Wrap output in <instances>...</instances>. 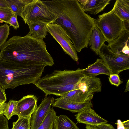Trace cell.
<instances>
[{
	"label": "cell",
	"mask_w": 129,
	"mask_h": 129,
	"mask_svg": "<svg viewBox=\"0 0 129 129\" xmlns=\"http://www.w3.org/2000/svg\"><path fill=\"white\" fill-rule=\"evenodd\" d=\"M57 17L54 23L61 26L71 39L77 52L87 48L96 19L81 9L78 0L42 1Z\"/></svg>",
	"instance_id": "cell-1"
},
{
	"label": "cell",
	"mask_w": 129,
	"mask_h": 129,
	"mask_svg": "<svg viewBox=\"0 0 129 129\" xmlns=\"http://www.w3.org/2000/svg\"><path fill=\"white\" fill-rule=\"evenodd\" d=\"M0 58L8 64L22 68L52 66L54 63L43 40L28 34L22 37L14 36L6 41L0 48Z\"/></svg>",
	"instance_id": "cell-2"
},
{
	"label": "cell",
	"mask_w": 129,
	"mask_h": 129,
	"mask_svg": "<svg viewBox=\"0 0 129 129\" xmlns=\"http://www.w3.org/2000/svg\"><path fill=\"white\" fill-rule=\"evenodd\" d=\"M84 76L82 69L55 70L41 77L34 84L45 94V96L54 95L61 97L76 89L79 80Z\"/></svg>",
	"instance_id": "cell-3"
},
{
	"label": "cell",
	"mask_w": 129,
	"mask_h": 129,
	"mask_svg": "<svg viewBox=\"0 0 129 129\" xmlns=\"http://www.w3.org/2000/svg\"><path fill=\"white\" fill-rule=\"evenodd\" d=\"M45 67H19L8 64L0 58V86L5 90L22 85L34 84L41 77Z\"/></svg>",
	"instance_id": "cell-4"
},
{
	"label": "cell",
	"mask_w": 129,
	"mask_h": 129,
	"mask_svg": "<svg viewBox=\"0 0 129 129\" xmlns=\"http://www.w3.org/2000/svg\"><path fill=\"white\" fill-rule=\"evenodd\" d=\"M28 25L35 22H42L48 24L54 23L57 17L40 0H32L23 8L20 15Z\"/></svg>",
	"instance_id": "cell-5"
},
{
	"label": "cell",
	"mask_w": 129,
	"mask_h": 129,
	"mask_svg": "<svg viewBox=\"0 0 129 129\" xmlns=\"http://www.w3.org/2000/svg\"><path fill=\"white\" fill-rule=\"evenodd\" d=\"M97 26L109 43L117 38L124 30L123 21L112 10L98 15Z\"/></svg>",
	"instance_id": "cell-6"
},
{
	"label": "cell",
	"mask_w": 129,
	"mask_h": 129,
	"mask_svg": "<svg viewBox=\"0 0 129 129\" xmlns=\"http://www.w3.org/2000/svg\"><path fill=\"white\" fill-rule=\"evenodd\" d=\"M98 55L107 66L111 74H119L129 69V55L114 52L105 43L101 48Z\"/></svg>",
	"instance_id": "cell-7"
},
{
	"label": "cell",
	"mask_w": 129,
	"mask_h": 129,
	"mask_svg": "<svg viewBox=\"0 0 129 129\" xmlns=\"http://www.w3.org/2000/svg\"><path fill=\"white\" fill-rule=\"evenodd\" d=\"M47 31L59 43L65 53L77 62L79 58L77 52L69 37L61 26L54 23L49 24Z\"/></svg>",
	"instance_id": "cell-8"
},
{
	"label": "cell",
	"mask_w": 129,
	"mask_h": 129,
	"mask_svg": "<svg viewBox=\"0 0 129 129\" xmlns=\"http://www.w3.org/2000/svg\"><path fill=\"white\" fill-rule=\"evenodd\" d=\"M37 101L36 97L32 95L24 96L20 100L16 101L14 115L31 118L37 107Z\"/></svg>",
	"instance_id": "cell-9"
},
{
	"label": "cell",
	"mask_w": 129,
	"mask_h": 129,
	"mask_svg": "<svg viewBox=\"0 0 129 129\" xmlns=\"http://www.w3.org/2000/svg\"><path fill=\"white\" fill-rule=\"evenodd\" d=\"M54 98L45 96L32 114L30 119V129H37L42 123L51 108Z\"/></svg>",
	"instance_id": "cell-10"
},
{
	"label": "cell",
	"mask_w": 129,
	"mask_h": 129,
	"mask_svg": "<svg viewBox=\"0 0 129 129\" xmlns=\"http://www.w3.org/2000/svg\"><path fill=\"white\" fill-rule=\"evenodd\" d=\"M76 89L88 94L100 92L102 90L101 82L98 78L84 75L78 81Z\"/></svg>",
	"instance_id": "cell-11"
},
{
	"label": "cell",
	"mask_w": 129,
	"mask_h": 129,
	"mask_svg": "<svg viewBox=\"0 0 129 129\" xmlns=\"http://www.w3.org/2000/svg\"><path fill=\"white\" fill-rule=\"evenodd\" d=\"M75 116L78 123L86 125H95L108 122L101 117L91 108H88L77 113Z\"/></svg>",
	"instance_id": "cell-12"
},
{
	"label": "cell",
	"mask_w": 129,
	"mask_h": 129,
	"mask_svg": "<svg viewBox=\"0 0 129 129\" xmlns=\"http://www.w3.org/2000/svg\"><path fill=\"white\" fill-rule=\"evenodd\" d=\"M129 32L124 30L108 46L114 52L129 55Z\"/></svg>",
	"instance_id": "cell-13"
},
{
	"label": "cell",
	"mask_w": 129,
	"mask_h": 129,
	"mask_svg": "<svg viewBox=\"0 0 129 129\" xmlns=\"http://www.w3.org/2000/svg\"><path fill=\"white\" fill-rule=\"evenodd\" d=\"M52 105L72 112L77 113L93 106L91 101L83 103L68 102L64 101L60 97L54 98Z\"/></svg>",
	"instance_id": "cell-14"
},
{
	"label": "cell",
	"mask_w": 129,
	"mask_h": 129,
	"mask_svg": "<svg viewBox=\"0 0 129 129\" xmlns=\"http://www.w3.org/2000/svg\"><path fill=\"white\" fill-rule=\"evenodd\" d=\"M84 11L96 15L102 11L110 4V0H78Z\"/></svg>",
	"instance_id": "cell-15"
},
{
	"label": "cell",
	"mask_w": 129,
	"mask_h": 129,
	"mask_svg": "<svg viewBox=\"0 0 129 129\" xmlns=\"http://www.w3.org/2000/svg\"><path fill=\"white\" fill-rule=\"evenodd\" d=\"M82 72L84 75L90 77H95L100 74L109 76L111 74L107 66L101 58H98L94 63L82 69Z\"/></svg>",
	"instance_id": "cell-16"
},
{
	"label": "cell",
	"mask_w": 129,
	"mask_h": 129,
	"mask_svg": "<svg viewBox=\"0 0 129 129\" xmlns=\"http://www.w3.org/2000/svg\"><path fill=\"white\" fill-rule=\"evenodd\" d=\"M106 41L105 38L97 26H95L92 30L88 42L91 49L98 55L101 48Z\"/></svg>",
	"instance_id": "cell-17"
},
{
	"label": "cell",
	"mask_w": 129,
	"mask_h": 129,
	"mask_svg": "<svg viewBox=\"0 0 129 129\" xmlns=\"http://www.w3.org/2000/svg\"><path fill=\"white\" fill-rule=\"evenodd\" d=\"M94 94L83 93L79 89H75L67 93L60 97L68 102L83 103L91 101Z\"/></svg>",
	"instance_id": "cell-18"
},
{
	"label": "cell",
	"mask_w": 129,
	"mask_h": 129,
	"mask_svg": "<svg viewBox=\"0 0 129 129\" xmlns=\"http://www.w3.org/2000/svg\"><path fill=\"white\" fill-rule=\"evenodd\" d=\"M122 21H129V0H117L112 10Z\"/></svg>",
	"instance_id": "cell-19"
},
{
	"label": "cell",
	"mask_w": 129,
	"mask_h": 129,
	"mask_svg": "<svg viewBox=\"0 0 129 129\" xmlns=\"http://www.w3.org/2000/svg\"><path fill=\"white\" fill-rule=\"evenodd\" d=\"M48 24L42 22H35L28 25L29 32L28 35L35 38L43 39L47 35V26Z\"/></svg>",
	"instance_id": "cell-20"
},
{
	"label": "cell",
	"mask_w": 129,
	"mask_h": 129,
	"mask_svg": "<svg viewBox=\"0 0 129 129\" xmlns=\"http://www.w3.org/2000/svg\"><path fill=\"white\" fill-rule=\"evenodd\" d=\"M56 113L51 107L48 110L43 121L37 129H57Z\"/></svg>",
	"instance_id": "cell-21"
},
{
	"label": "cell",
	"mask_w": 129,
	"mask_h": 129,
	"mask_svg": "<svg viewBox=\"0 0 129 129\" xmlns=\"http://www.w3.org/2000/svg\"><path fill=\"white\" fill-rule=\"evenodd\" d=\"M56 125L57 129H79L76 124L64 115L57 116Z\"/></svg>",
	"instance_id": "cell-22"
},
{
	"label": "cell",
	"mask_w": 129,
	"mask_h": 129,
	"mask_svg": "<svg viewBox=\"0 0 129 129\" xmlns=\"http://www.w3.org/2000/svg\"><path fill=\"white\" fill-rule=\"evenodd\" d=\"M32 0H6L9 9L17 16H20L24 6Z\"/></svg>",
	"instance_id": "cell-23"
},
{
	"label": "cell",
	"mask_w": 129,
	"mask_h": 129,
	"mask_svg": "<svg viewBox=\"0 0 129 129\" xmlns=\"http://www.w3.org/2000/svg\"><path fill=\"white\" fill-rule=\"evenodd\" d=\"M30 119L18 117V120L13 123L12 128L14 129H30Z\"/></svg>",
	"instance_id": "cell-24"
},
{
	"label": "cell",
	"mask_w": 129,
	"mask_h": 129,
	"mask_svg": "<svg viewBox=\"0 0 129 129\" xmlns=\"http://www.w3.org/2000/svg\"><path fill=\"white\" fill-rule=\"evenodd\" d=\"M16 101L10 100L6 103L3 114L5 116L8 120L10 119L14 115V110L16 104Z\"/></svg>",
	"instance_id": "cell-25"
},
{
	"label": "cell",
	"mask_w": 129,
	"mask_h": 129,
	"mask_svg": "<svg viewBox=\"0 0 129 129\" xmlns=\"http://www.w3.org/2000/svg\"><path fill=\"white\" fill-rule=\"evenodd\" d=\"M10 30L9 26L6 23L0 25V48L6 41Z\"/></svg>",
	"instance_id": "cell-26"
},
{
	"label": "cell",
	"mask_w": 129,
	"mask_h": 129,
	"mask_svg": "<svg viewBox=\"0 0 129 129\" xmlns=\"http://www.w3.org/2000/svg\"><path fill=\"white\" fill-rule=\"evenodd\" d=\"M13 13L9 8L0 7V21L9 24Z\"/></svg>",
	"instance_id": "cell-27"
},
{
	"label": "cell",
	"mask_w": 129,
	"mask_h": 129,
	"mask_svg": "<svg viewBox=\"0 0 129 129\" xmlns=\"http://www.w3.org/2000/svg\"><path fill=\"white\" fill-rule=\"evenodd\" d=\"M109 76V80L112 85L118 87L123 82L120 80L118 74H111Z\"/></svg>",
	"instance_id": "cell-28"
},
{
	"label": "cell",
	"mask_w": 129,
	"mask_h": 129,
	"mask_svg": "<svg viewBox=\"0 0 129 129\" xmlns=\"http://www.w3.org/2000/svg\"><path fill=\"white\" fill-rule=\"evenodd\" d=\"M17 16L13 12L9 23L10 26H12L14 29L16 30L19 27V25L17 20Z\"/></svg>",
	"instance_id": "cell-29"
},
{
	"label": "cell",
	"mask_w": 129,
	"mask_h": 129,
	"mask_svg": "<svg viewBox=\"0 0 129 129\" xmlns=\"http://www.w3.org/2000/svg\"><path fill=\"white\" fill-rule=\"evenodd\" d=\"M7 119L3 114H0V129H9Z\"/></svg>",
	"instance_id": "cell-30"
},
{
	"label": "cell",
	"mask_w": 129,
	"mask_h": 129,
	"mask_svg": "<svg viewBox=\"0 0 129 129\" xmlns=\"http://www.w3.org/2000/svg\"><path fill=\"white\" fill-rule=\"evenodd\" d=\"M95 126L99 129H115L112 125L107 123L97 124Z\"/></svg>",
	"instance_id": "cell-31"
},
{
	"label": "cell",
	"mask_w": 129,
	"mask_h": 129,
	"mask_svg": "<svg viewBox=\"0 0 129 129\" xmlns=\"http://www.w3.org/2000/svg\"><path fill=\"white\" fill-rule=\"evenodd\" d=\"M7 100L6 95L4 90L0 86V101L5 102Z\"/></svg>",
	"instance_id": "cell-32"
},
{
	"label": "cell",
	"mask_w": 129,
	"mask_h": 129,
	"mask_svg": "<svg viewBox=\"0 0 129 129\" xmlns=\"http://www.w3.org/2000/svg\"><path fill=\"white\" fill-rule=\"evenodd\" d=\"M115 124L117 125V129H125L122 122L120 119L117 120Z\"/></svg>",
	"instance_id": "cell-33"
},
{
	"label": "cell",
	"mask_w": 129,
	"mask_h": 129,
	"mask_svg": "<svg viewBox=\"0 0 129 129\" xmlns=\"http://www.w3.org/2000/svg\"><path fill=\"white\" fill-rule=\"evenodd\" d=\"M124 30L129 32V21H122Z\"/></svg>",
	"instance_id": "cell-34"
},
{
	"label": "cell",
	"mask_w": 129,
	"mask_h": 129,
	"mask_svg": "<svg viewBox=\"0 0 129 129\" xmlns=\"http://www.w3.org/2000/svg\"><path fill=\"white\" fill-rule=\"evenodd\" d=\"M0 7L9 8L6 0H0Z\"/></svg>",
	"instance_id": "cell-35"
},
{
	"label": "cell",
	"mask_w": 129,
	"mask_h": 129,
	"mask_svg": "<svg viewBox=\"0 0 129 129\" xmlns=\"http://www.w3.org/2000/svg\"><path fill=\"white\" fill-rule=\"evenodd\" d=\"M6 103L5 102L0 103V114H3Z\"/></svg>",
	"instance_id": "cell-36"
},
{
	"label": "cell",
	"mask_w": 129,
	"mask_h": 129,
	"mask_svg": "<svg viewBox=\"0 0 129 129\" xmlns=\"http://www.w3.org/2000/svg\"><path fill=\"white\" fill-rule=\"evenodd\" d=\"M86 129H99L95 125L86 124Z\"/></svg>",
	"instance_id": "cell-37"
},
{
	"label": "cell",
	"mask_w": 129,
	"mask_h": 129,
	"mask_svg": "<svg viewBox=\"0 0 129 129\" xmlns=\"http://www.w3.org/2000/svg\"><path fill=\"white\" fill-rule=\"evenodd\" d=\"M122 122L125 129H129V120Z\"/></svg>",
	"instance_id": "cell-38"
},
{
	"label": "cell",
	"mask_w": 129,
	"mask_h": 129,
	"mask_svg": "<svg viewBox=\"0 0 129 129\" xmlns=\"http://www.w3.org/2000/svg\"><path fill=\"white\" fill-rule=\"evenodd\" d=\"M129 90V79H128L126 85V88L124 91L125 92L128 91Z\"/></svg>",
	"instance_id": "cell-39"
},
{
	"label": "cell",
	"mask_w": 129,
	"mask_h": 129,
	"mask_svg": "<svg viewBox=\"0 0 129 129\" xmlns=\"http://www.w3.org/2000/svg\"><path fill=\"white\" fill-rule=\"evenodd\" d=\"M3 102H2V101H0V103Z\"/></svg>",
	"instance_id": "cell-40"
},
{
	"label": "cell",
	"mask_w": 129,
	"mask_h": 129,
	"mask_svg": "<svg viewBox=\"0 0 129 129\" xmlns=\"http://www.w3.org/2000/svg\"><path fill=\"white\" fill-rule=\"evenodd\" d=\"M11 129H14L13 128H12Z\"/></svg>",
	"instance_id": "cell-41"
},
{
	"label": "cell",
	"mask_w": 129,
	"mask_h": 129,
	"mask_svg": "<svg viewBox=\"0 0 129 129\" xmlns=\"http://www.w3.org/2000/svg\"></svg>",
	"instance_id": "cell-42"
}]
</instances>
